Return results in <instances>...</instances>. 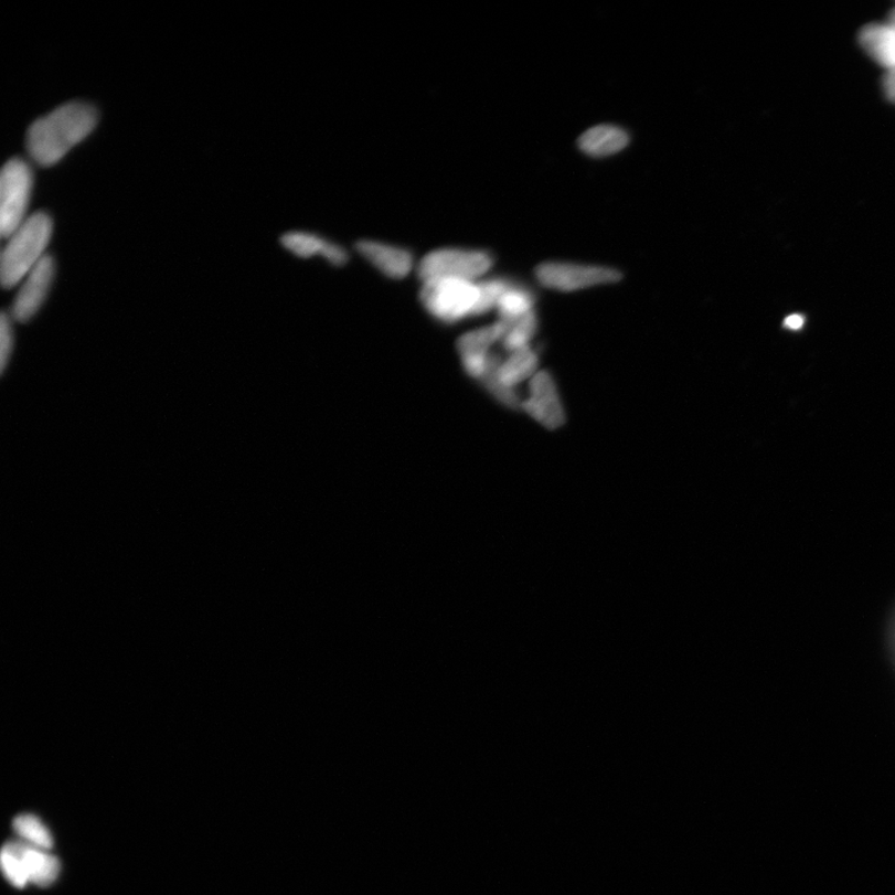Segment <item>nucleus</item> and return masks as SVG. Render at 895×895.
Here are the masks:
<instances>
[{
	"label": "nucleus",
	"instance_id": "nucleus-7",
	"mask_svg": "<svg viewBox=\"0 0 895 895\" xmlns=\"http://www.w3.org/2000/svg\"><path fill=\"white\" fill-rule=\"evenodd\" d=\"M54 278L55 262L52 255L47 254L22 281V287L9 311L14 322L26 323L35 318L51 292Z\"/></svg>",
	"mask_w": 895,
	"mask_h": 895
},
{
	"label": "nucleus",
	"instance_id": "nucleus-5",
	"mask_svg": "<svg viewBox=\"0 0 895 895\" xmlns=\"http://www.w3.org/2000/svg\"><path fill=\"white\" fill-rule=\"evenodd\" d=\"M493 267V258L487 252L440 249L426 255L419 264L418 275L423 283L437 279L473 281Z\"/></svg>",
	"mask_w": 895,
	"mask_h": 895
},
{
	"label": "nucleus",
	"instance_id": "nucleus-9",
	"mask_svg": "<svg viewBox=\"0 0 895 895\" xmlns=\"http://www.w3.org/2000/svg\"><path fill=\"white\" fill-rule=\"evenodd\" d=\"M358 251L371 264L392 279H402L411 271L413 259L407 251L379 242L363 241Z\"/></svg>",
	"mask_w": 895,
	"mask_h": 895
},
{
	"label": "nucleus",
	"instance_id": "nucleus-16",
	"mask_svg": "<svg viewBox=\"0 0 895 895\" xmlns=\"http://www.w3.org/2000/svg\"><path fill=\"white\" fill-rule=\"evenodd\" d=\"M13 829L22 842L33 845V848L45 851L53 848L51 831L34 814H19L13 822Z\"/></svg>",
	"mask_w": 895,
	"mask_h": 895
},
{
	"label": "nucleus",
	"instance_id": "nucleus-25",
	"mask_svg": "<svg viewBox=\"0 0 895 895\" xmlns=\"http://www.w3.org/2000/svg\"><path fill=\"white\" fill-rule=\"evenodd\" d=\"M888 24L892 25L895 29V9H894L893 13L891 14V19H889Z\"/></svg>",
	"mask_w": 895,
	"mask_h": 895
},
{
	"label": "nucleus",
	"instance_id": "nucleus-10",
	"mask_svg": "<svg viewBox=\"0 0 895 895\" xmlns=\"http://www.w3.org/2000/svg\"><path fill=\"white\" fill-rule=\"evenodd\" d=\"M11 843L24 864L29 883L39 885V887H47L57 880L58 873H61V863L54 855L22 841H12Z\"/></svg>",
	"mask_w": 895,
	"mask_h": 895
},
{
	"label": "nucleus",
	"instance_id": "nucleus-1",
	"mask_svg": "<svg viewBox=\"0 0 895 895\" xmlns=\"http://www.w3.org/2000/svg\"><path fill=\"white\" fill-rule=\"evenodd\" d=\"M97 121L98 113L90 104L75 102L57 107L29 127L28 152L44 167L61 162L95 130Z\"/></svg>",
	"mask_w": 895,
	"mask_h": 895
},
{
	"label": "nucleus",
	"instance_id": "nucleus-14",
	"mask_svg": "<svg viewBox=\"0 0 895 895\" xmlns=\"http://www.w3.org/2000/svg\"><path fill=\"white\" fill-rule=\"evenodd\" d=\"M537 353L530 348L513 352L505 362H501L498 379L504 386L515 388L519 383L536 375Z\"/></svg>",
	"mask_w": 895,
	"mask_h": 895
},
{
	"label": "nucleus",
	"instance_id": "nucleus-21",
	"mask_svg": "<svg viewBox=\"0 0 895 895\" xmlns=\"http://www.w3.org/2000/svg\"><path fill=\"white\" fill-rule=\"evenodd\" d=\"M0 861H2V870L6 878L18 888L25 887L29 880L24 864L21 857H19L17 851L13 849L11 842L4 844L2 855H0Z\"/></svg>",
	"mask_w": 895,
	"mask_h": 895
},
{
	"label": "nucleus",
	"instance_id": "nucleus-15",
	"mask_svg": "<svg viewBox=\"0 0 895 895\" xmlns=\"http://www.w3.org/2000/svg\"><path fill=\"white\" fill-rule=\"evenodd\" d=\"M514 323L515 322L500 320L491 324V327L466 333L465 337H461L458 341L460 358L489 353L490 347L494 345L499 340H503Z\"/></svg>",
	"mask_w": 895,
	"mask_h": 895
},
{
	"label": "nucleus",
	"instance_id": "nucleus-11",
	"mask_svg": "<svg viewBox=\"0 0 895 895\" xmlns=\"http://www.w3.org/2000/svg\"><path fill=\"white\" fill-rule=\"evenodd\" d=\"M284 247L300 258H311L322 255L333 265H343L348 262V254L339 245L321 239L318 235L303 232L285 234L281 239Z\"/></svg>",
	"mask_w": 895,
	"mask_h": 895
},
{
	"label": "nucleus",
	"instance_id": "nucleus-17",
	"mask_svg": "<svg viewBox=\"0 0 895 895\" xmlns=\"http://www.w3.org/2000/svg\"><path fill=\"white\" fill-rule=\"evenodd\" d=\"M535 297L526 289L511 285L498 303L500 320L516 322L534 311Z\"/></svg>",
	"mask_w": 895,
	"mask_h": 895
},
{
	"label": "nucleus",
	"instance_id": "nucleus-6",
	"mask_svg": "<svg viewBox=\"0 0 895 895\" xmlns=\"http://www.w3.org/2000/svg\"><path fill=\"white\" fill-rule=\"evenodd\" d=\"M536 278L547 289L572 292L615 284L622 279V275L615 269L593 265L545 263L537 267Z\"/></svg>",
	"mask_w": 895,
	"mask_h": 895
},
{
	"label": "nucleus",
	"instance_id": "nucleus-3",
	"mask_svg": "<svg viewBox=\"0 0 895 895\" xmlns=\"http://www.w3.org/2000/svg\"><path fill=\"white\" fill-rule=\"evenodd\" d=\"M420 301L433 318L454 323L467 317H475L479 302V287L478 284L468 280H430L423 285Z\"/></svg>",
	"mask_w": 895,
	"mask_h": 895
},
{
	"label": "nucleus",
	"instance_id": "nucleus-24",
	"mask_svg": "<svg viewBox=\"0 0 895 895\" xmlns=\"http://www.w3.org/2000/svg\"><path fill=\"white\" fill-rule=\"evenodd\" d=\"M784 324L785 328H788L789 330H800L805 324V319L801 317V315L793 313L790 315L789 318H786Z\"/></svg>",
	"mask_w": 895,
	"mask_h": 895
},
{
	"label": "nucleus",
	"instance_id": "nucleus-4",
	"mask_svg": "<svg viewBox=\"0 0 895 895\" xmlns=\"http://www.w3.org/2000/svg\"><path fill=\"white\" fill-rule=\"evenodd\" d=\"M33 189V172L21 159L8 161L0 177V233L3 239L26 221Z\"/></svg>",
	"mask_w": 895,
	"mask_h": 895
},
{
	"label": "nucleus",
	"instance_id": "nucleus-2",
	"mask_svg": "<svg viewBox=\"0 0 895 895\" xmlns=\"http://www.w3.org/2000/svg\"><path fill=\"white\" fill-rule=\"evenodd\" d=\"M53 221L45 212H36L7 241L0 263V279L4 289L21 284L44 257L52 241Z\"/></svg>",
	"mask_w": 895,
	"mask_h": 895
},
{
	"label": "nucleus",
	"instance_id": "nucleus-20",
	"mask_svg": "<svg viewBox=\"0 0 895 895\" xmlns=\"http://www.w3.org/2000/svg\"><path fill=\"white\" fill-rule=\"evenodd\" d=\"M479 302L475 317L484 315L491 309L498 308V303L503 295L511 288L507 280L493 279L478 284Z\"/></svg>",
	"mask_w": 895,
	"mask_h": 895
},
{
	"label": "nucleus",
	"instance_id": "nucleus-12",
	"mask_svg": "<svg viewBox=\"0 0 895 895\" xmlns=\"http://www.w3.org/2000/svg\"><path fill=\"white\" fill-rule=\"evenodd\" d=\"M629 142L628 135L619 127L601 125L593 127L579 137L578 146L588 156L608 157L621 152Z\"/></svg>",
	"mask_w": 895,
	"mask_h": 895
},
{
	"label": "nucleus",
	"instance_id": "nucleus-22",
	"mask_svg": "<svg viewBox=\"0 0 895 895\" xmlns=\"http://www.w3.org/2000/svg\"><path fill=\"white\" fill-rule=\"evenodd\" d=\"M14 320L11 315L3 312L2 320H0V371L6 372L9 362H11L15 334L13 328Z\"/></svg>",
	"mask_w": 895,
	"mask_h": 895
},
{
	"label": "nucleus",
	"instance_id": "nucleus-8",
	"mask_svg": "<svg viewBox=\"0 0 895 895\" xmlns=\"http://www.w3.org/2000/svg\"><path fill=\"white\" fill-rule=\"evenodd\" d=\"M541 426L554 430L566 422L565 409L560 399L556 383L546 371H540L530 382V397L523 407Z\"/></svg>",
	"mask_w": 895,
	"mask_h": 895
},
{
	"label": "nucleus",
	"instance_id": "nucleus-13",
	"mask_svg": "<svg viewBox=\"0 0 895 895\" xmlns=\"http://www.w3.org/2000/svg\"><path fill=\"white\" fill-rule=\"evenodd\" d=\"M860 42L875 62L895 71V29L889 24H871L863 29Z\"/></svg>",
	"mask_w": 895,
	"mask_h": 895
},
{
	"label": "nucleus",
	"instance_id": "nucleus-18",
	"mask_svg": "<svg viewBox=\"0 0 895 895\" xmlns=\"http://www.w3.org/2000/svg\"><path fill=\"white\" fill-rule=\"evenodd\" d=\"M537 331V317L535 311H531L523 319L518 320L510 328L503 339L504 348L510 352H516L529 348V342L533 340Z\"/></svg>",
	"mask_w": 895,
	"mask_h": 895
},
{
	"label": "nucleus",
	"instance_id": "nucleus-23",
	"mask_svg": "<svg viewBox=\"0 0 895 895\" xmlns=\"http://www.w3.org/2000/svg\"><path fill=\"white\" fill-rule=\"evenodd\" d=\"M884 93L891 102L895 103V71L887 72L883 81Z\"/></svg>",
	"mask_w": 895,
	"mask_h": 895
},
{
	"label": "nucleus",
	"instance_id": "nucleus-19",
	"mask_svg": "<svg viewBox=\"0 0 895 895\" xmlns=\"http://www.w3.org/2000/svg\"><path fill=\"white\" fill-rule=\"evenodd\" d=\"M500 365L501 361L498 358L487 372V375L480 381L484 383V386L488 388L491 395H493L500 403H503L504 406L513 409L523 407V403H520L518 393L514 391V388H509L499 381L498 370Z\"/></svg>",
	"mask_w": 895,
	"mask_h": 895
}]
</instances>
